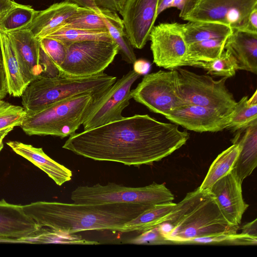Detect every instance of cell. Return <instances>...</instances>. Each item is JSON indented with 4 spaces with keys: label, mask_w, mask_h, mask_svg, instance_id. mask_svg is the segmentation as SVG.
Returning a JSON list of instances; mask_svg holds the SVG:
<instances>
[{
    "label": "cell",
    "mask_w": 257,
    "mask_h": 257,
    "mask_svg": "<svg viewBox=\"0 0 257 257\" xmlns=\"http://www.w3.org/2000/svg\"><path fill=\"white\" fill-rule=\"evenodd\" d=\"M189 139V134L180 131L178 124L136 114L74 133L62 148L95 161L140 167L161 161Z\"/></svg>",
    "instance_id": "obj_1"
},
{
    "label": "cell",
    "mask_w": 257,
    "mask_h": 257,
    "mask_svg": "<svg viewBox=\"0 0 257 257\" xmlns=\"http://www.w3.org/2000/svg\"><path fill=\"white\" fill-rule=\"evenodd\" d=\"M152 205L133 203L77 204L37 201L22 205L40 227L70 234L86 230L120 232L128 221Z\"/></svg>",
    "instance_id": "obj_2"
},
{
    "label": "cell",
    "mask_w": 257,
    "mask_h": 257,
    "mask_svg": "<svg viewBox=\"0 0 257 257\" xmlns=\"http://www.w3.org/2000/svg\"><path fill=\"white\" fill-rule=\"evenodd\" d=\"M172 244H185L192 239L222 234L236 233L239 225L230 223L213 195L199 187L176 204L166 220L159 225Z\"/></svg>",
    "instance_id": "obj_3"
},
{
    "label": "cell",
    "mask_w": 257,
    "mask_h": 257,
    "mask_svg": "<svg viewBox=\"0 0 257 257\" xmlns=\"http://www.w3.org/2000/svg\"><path fill=\"white\" fill-rule=\"evenodd\" d=\"M116 80L104 72L87 77H39L25 89L22 104L27 113H32L78 95L89 93L99 98Z\"/></svg>",
    "instance_id": "obj_4"
},
{
    "label": "cell",
    "mask_w": 257,
    "mask_h": 257,
    "mask_svg": "<svg viewBox=\"0 0 257 257\" xmlns=\"http://www.w3.org/2000/svg\"><path fill=\"white\" fill-rule=\"evenodd\" d=\"M98 98L89 93L78 95L27 113L21 127L29 136L69 137L83 124Z\"/></svg>",
    "instance_id": "obj_5"
},
{
    "label": "cell",
    "mask_w": 257,
    "mask_h": 257,
    "mask_svg": "<svg viewBox=\"0 0 257 257\" xmlns=\"http://www.w3.org/2000/svg\"><path fill=\"white\" fill-rule=\"evenodd\" d=\"M70 198L77 204L133 203L153 205L172 202L174 196L163 184L144 187H127L115 183L105 185L79 186L73 190Z\"/></svg>",
    "instance_id": "obj_6"
},
{
    "label": "cell",
    "mask_w": 257,
    "mask_h": 257,
    "mask_svg": "<svg viewBox=\"0 0 257 257\" xmlns=\"http://www.w3.org/2000/svg\"><path fill=\"white\" fill-rule=\"evenodd\" d=\"M175 69L179 92L186 103L214 109L229 116L237 102L226 86L227 78L215 80L209 75L198 74L180 67Z\"/></svg>",
    "instance_id": "obj_7"
},
{
    "label": "cell",
    "mask_w": 257,
    "mask_h": 257,
    "mask_svg": "<svg viewBox=\"0 0 257 257\" xmlns=\"http://www.w3.org/2000/svg\"><path fill=\"white\" fill-rule=\"evenodd\" d=\"M65 43L66 57L58 68L59 76L62 77H87L103 73L118 53L114 42L86 41Z\"/></svg>",
    "instance_id": "obj_8"
},
{
    "label": "cell",
    "mask_w": 257,
    "mask_h": 257,
    "mask_svg": "<svg viewBox=\"0 0 257 257\" xmlns=\"http://www.w3.org/2000/svg\"><path fill=\"white\" fill-rule=\"evenodd\" d=\"M131 95L151 111L165 116L186 103L179 92L175 69L146 74Z\"/></svg>",
    "instance_id": "obj_9"
},
{
    "label": "cell",
    "mask_w": 257,
    "mask_h": 257,
    "mask_svg": "<svg viewBox=\"0 0 257 257\" xmlns=\"http://www.w3.org/2000/svg\"><path fill=\"white\" fill-rule=\"evenodd\" d=\"M257 0H193L182 19L218 23L232 30H244Z\"/></svg>",
    "instance_id": "obj_10"
},
{
    "label": "cell",
    "mask_w": 257,
    "mask_h": 257,
    "mask_svg": "<svg viewBox=\"0 0 257 257\" xmlns=\"http://www.w3.org/2000/svg\"><path fill=\"white\" fill-rule=\"evenodd\" d=\"M140 76L134 70L130 71L95 100L82 124L84 130L122 118V112L132 98L131 88Z\"/></svg>",
    "instance_id": "obj_11"
},
{
    "label": "cell",
    "mask_w": 257,
    "mask_h": 257,
    "mask_svg": "<svg viewBox=\"0 0 257 257\" xmlns=\"http://www.w3.org/2000/svg\"><path fill=\"white\" fill-rule=\"evenodd\" d=\"M149 40L153 61L157 66L170 70L184 66L188 45L181 24H159L153 27Z\"/></svg>",
    "instance_id": "obj_12"
},
{
    "label": "cell",
    "mask_w": 257,
    "mask_h": 257,
    "mask_svg": "<svg viewBox=\"0 0 257 257\" xmlns=\"http://www.w3.org/2000/svg\"><path fill=\"white\" fill-rule=\"evenodd\" d=\"M159 0H126L121 16L127 37L134 48L141 49L149 40L158 17Z\"/></svg>",
    "instance_id": "obj_13"
},
{
    "label": "cell",
    "mask_w": 257,
    "mask_h": 257,
    "mask_svg": "<svg viewBox=\"0 0 257 257\" xmlns=\"http://www.w3.org/2000/svg\"><path fill=\"white\" fill-rule=\"evenodd\" d=\"M165 117L187 130L202 133L216 132L226 128L229 116L211 108L185 103Z\"/></svg>",
    "instance_id": "obj_14"
},
{
    "label": "cell",
    "mask_w": 257,
    "mask_h": 257,
    "mask_svg": "<svg viewBox=\"0 0 257 257\" xmlns=\"http://www.w3.org/2000/svg\"><path fill=\"white\" fill-rule=\"evenodd\" d=\"M41 230V227L25 213L22 205L0 200V240H35Z\"/></svg>",
    "instance_id": "obj_15"
},
{
    "label": "cell",
    "mask_w": 257,
    "mask_h": 257,
    "mask_svg": "<svg viewBox=\"0 0 257 257\" xmlns=\"http://www.w3.org/2000/svg\"><path fill=\"white\" fill-rule=\"evenodd\" d=\"M241 184L231 171L209 190L226 219L235 225L240 224L242 215L249 206L243 200Z\"/></svg>",
    "instance_id": "obj_16"
},
{
    "label": "cell",
    "mask_w": 257,
    "mask_h": 257,
    "mask_svg": "<svg viewBox=\"0 0 257 257\" xmlns=\"http://www.w3.org/2000/svg\"><path fill=\"white\" fill-rule=\"evenodd\" d=\"M7 34L18 56L25 82L29 85L42 73L39 62V40L26 28Z\"/></svg>",
    "instance_id": "obj_17"
},
{
    "label": "cell",
    "mask_w": 257,
    "mask_h": 257,
    "mask_svg": "<svg viewBox=\"0 0 257 257\" xmlns=\"http://www.w3.org/2000/svg\"><path fill=\"white\" fill-rule=\"evenodd\" d=\"M17 154L25 158L45 173L55 183L61 186L71 180L72 171L47 155L41 148L18 141L6 143Z\"/></svg>",
    "instance_id": "obj_18"
},
{
    "label": "cell",
    "mask_w": 257,
    "mask_h": 257,
    "mask_svg": "<svg viewBox=\"0 0 257 257\" xmlns=\"http://www.w3.org/2000/svg\"><path fill=\"white\" fill-rule=\"evenodd\" d=\"M224 50L235 59L237 70L257 74V34L233 29L227 37Z\"/></svg>",
    "instance_id": "obj_19"
},
{
    "label": "cell",
    "mask_w": 257,
    "mask_h": 257,
    "mask_svg": "<svg viewBox=\"0 0 257 257\" xmlns=\"http://www.w3.org/2000/svg\"><path fill=\"white\" fill-rule=\"evenodd\" d=\"M78 7L68 1L55 3L45 10L38 11L32 22L25 28L38 39L45 37L75 14Z\"/></svg>",
    "instance_id": "obj_20"
},
{
    "label": "cell",
    "mask_w": 257,
    "mask_h": 257,
    "mask_svg": "<svg viewBox=\"0 0 257 257\" xmlns=\"http://www.w3.org/2000/svg\"><path fill=\"white\" fill-rule=\"evenodd\" d=\"M242 130L243 135L239 132L232 141V143L238 142L240 149L231 170L241 183L257 165V120Z\"/></svg>",
    "instance_id": "obj_21"
},
{
    "label": "cell",
    "mask_w": 257,
    "mask_h": 257,
    "mask_svg": "<svg viewBox=\"0 0 257 257\" xmlns=\"http://www.w3.org/2000/svg\"><path fill=\"white\" fill-rule=\"evenodd\" d=\"M0 47L8 94L14 97L22 96L28 85L25 82L20 63L7 33L0 31Z\"/></svg>",
    "instance_id": "obj_22"
},
{
    "label": "cell",
    "mask_w": 257,
    "mask_h": 257,
    "mask_svg": "<svg viewBox=\"0 0 257 257\" xmlns=\"http://www.w3.org/2000/svg\"><path fill=\"white\" fill-rule=\"evenodd\" d=\"M98 12L103 19L111 39L117 45L122 59L128 63L134 64L137 60L136 56L134 47L126 35L122 20L115 12L99 9Z\"/></svg>",
    "instance_id": "obj_23"
},
{
    "label": "cell",
    "mask_w": 257,
    "mask_h": 257,
    "mask_svg": "<svg viewBox=\"0 0 257 257\" xmlns=\"http://www.w3.org/2000/svg\"><path fill=\"white\" fill-rule=\"evenodd\" d=\"M176 203L170 202L151 206L137 217L128 221L121 232H142L158 226L165 222Z\"/></svg>",
    "instance_id": "obj_24"
},
{
    "label": "cell",
    "mask_w": 257,
    "mask_h": 257,
    "mask_svg": "<svg viewBox=\"0 0 257 257\" xmlns=\"http://www.w3.org/2000/svg\"><path fill=\"white\" fill-rule=\"evenodd\" d=\"M181 27L187 45L208 39L227 37L232 31L225 25L211 22L188 21L181 24Z\"/></svg>",
    "instance_id": "obj_25"
},
{
    "label": "cell",
    "mask_w": 257,
    "mask_h": 257,
    "mask_svg": "<svg viewBox=\"0 0 257 257\" xmlns=\"http://www.w3.org/2000/svg\"><path fill=\"white\" fill-rule=\"evenodd\" d=\"M238 142L221 153L211 164L207 173L199 187L201 190H209L218 180L227 175L232 169L240 151Z\"/></svg>",
    "instance_id": "obj_26"
},
{
    "label": "cell",
    "mask_w": 257,
    "mask_h": 257,
    "mask_svg": "<svg viewBox=\"0 0 257 257\" xmlns=\"http://www.w3.org/2000/svg\"><path fill=\"white\" fill-rule=\"evenodd\" d=\"M227 37L210 39L188 45L184 66H191L196 62L210 61L218 58L224 50Z\"/></svg>",
    "instance_id": "obj_27"
},
{
    "label": "cell",
    "mask_w": 257,
    "mask_h": 257,
    "mask_svg": "<svg viewBox=\"0 0 257 257\" xmlns=\"http://www.w3.org/2000/svg\"><path fill=\"white\" fill-rule=\"evenodd\" d=\"M255 120H257L256 90L249 99L245 96L236 102L229 116L226 128L232 131H239L247 127Z\"/></svg>",
    "instance_id": "obj_28"
},
{
    "label": "cell",
    "mask_w": 257,
    "mask_h": 257,
    "mask_svg": "<svg viewBox=\"0 0 257 257\" xmlns=\"http://www.w3.org/2000/svg\"><path fill=\"white\" fill-rule=\"evenodd\" d=\"M38 12L31 6L19 4L0 20V31L7 33L26 28Z\"/></svg>",
    "instance_id": "obj_29"
},
{
    "label": "cell",
    "mask_w": 257,
    "mask_h": 257,
    "mask_svg": "<svg viewBox=\"0 0 257 257\" xmlns=\"http://www.w3.org/2000/svg\"><path fill=\"white\" fill-rule=\"evenodd\" d=\"M59 28L107 31L103 19L98 11L80 7H78L75 14L66 20Z\"/></svg>",
    "instance_id": "obj_30"
},
{
    "label": "cell",
    "mask_w": 257,
    "mask_h": 257,
    "mask_svg": "<svg viewBox=\"0 0 257 257\" xmlns=\"http://www.w3.org/2000/svg\"><path fill=\"white\" fill-rule=\"evenodd\" d=\"M45 37L54 38L64 43L86 41L114 42L107 31L85 30L69 28H59Z\"/></svg>",
    "instance_id": "obj_31"
},
{
    "label": "cell",
    "mask_w": 257,
    "mask_h": 257,
    "mask_svg": "<svg viewBox=\"0 0 257 257\" xmlns=\"http://www.w3.org/2000/svg\"><path fill=\"white\" fill-rule=\"evenodd\" d=\"M191 66L201 68L208 73L217 76L231 77L237 70V63L232 55L224 50L220 56L210 61H198Z\"/></svg>",
    "instance_id": "obj_32"
},
{
    "label": "cell",
    "mask_w": 257,
    "mask_h": 257,
    "mask_svg": "<svg viewBox=\"0 0 257 257\" xmlns=\"http://www.w3.org/2000/svg\"><path fill=\"white\" fill-rule=\"evenodd\" d=\"M26 115L23 106L0 100V137L9 134L15 126H21Z\"/></svg>",
    "instance_id": "obj_33"
},
{
    "label": "cell",
    "mask_w": 257,
    "mask_h": 257,
    "mask_svg": "<svg viewBox=\"0 0 257 257\" xmlns=\"http://www.w3.org/2000/svg\"><path fill=\"white\" fill-rule=\"evenodd\" d=\"M38 39L41 47L58 68L66 57L67 49L66 44L60 40L49 37Z\"/></svg>",
    "instance_id": "obj_34"
},
{
    "label": "cell",
    "mask_w": 257,
    "mask_h": 257,
    "mask_svg": "<svg viewBox=\"0 0 257 257\" xmlns=\"http://www.w3.org/2000/svg\"><path fill=\"white\" fill-rule=\"evenodd\" d=\"M127 242L138 244H172L163 236L159 225L142 232L139 236L130 239Z\"/></svg>",
    "instance_id": "obj_35"
},
{
    "label": "cell",
    "mask_w": 257,
    "mask_h": 257,
    "mask_svg": "<svg viewBox=\"0 0 257 257\" xmlns=\"http://www.w3.org/2000/svg\"><path fill=\"white\" fill-rule=\"evenodd\" d=\"M39 62L42 69V75L39 77H54L59 76L58 68L40 45Z\"/></svg>",
    "instance_id": "obj_36"
},
{
    "label": "cell",
    "mask_w": 257,
    "mask_h": 257,
    "mask_svg": "<svg viewBox=\"0 0 257 257\" xmlns=\"http://www.w3.org/2000/svg\"><path fill=\"white\" fill-rule=\"evenodd\" d=\"M126 1V0H94L99 9L118 12L121 15Z\"/></svg>",
    "instance_id": "obj_37"
},
{
    "label": "cell",
    "mask_w": 257,
    "mask_h": 257,
    "mask_svg": "<svg viewBox=\"0 0 257 257\" xmlns=\"http://www.w3.org/2000/svg\"><path fill=\"white\" fill-rule=\"evenodd\" d=\"M193 0H173L170 8H176L180 11L179 17L182 18L186 14Z\"/></svg>",
    "instance_id": "obj_38"
},
{
    "label": "cell",
    "mask_w": 257,
    "mask_h": 257,
    "mask_svg": "<svg viewBox=\"0 0 257 257\" xmlns=\"http://www.w3.org/2000/svg\"><path fill=\"white\" fill-rule=\"evenodd\" d=\"M243 30L257 34V8L250 13L245 28Z\"/></svg>",
    "instance_id": "obj_39"
},
{
    "label": "cell",
    "mask_w": 257,
    "mask_h": 257,
    "mask_svg": "<svg viewBox=\"0 0 257 257\" xmlns=\"http://www.w3.org/2000/svg\"><path fill=\"white\" fill-rule=\"evenodd\" d=\"M256 219L243 225L241 227V233L257 237Z\"/></svg>",
    "instance_id": "obj_40"
},
{
    "label": "cell",
    "mask_w": 257,
    "mask_h": 257,
    "mask_svg": "<svg viewBox=\"0 0 257 257\" xmlns=\"http://www.w3.org/2000/svg\"><path fill=\"white\" fill-rule=\"evenodd\" d=\"M19 4L13 0H0V20L13 8Z\"/></svg>",
    "instance_id": "obj_41"
},
{
    "label": "cell",
    "mask_w": 257,
    "mask_h": 257,
    "mask_svg": "<svg viewBox=\"0 0 257 257\" xmlns=\"http://www.w3.org/2000/svg\"><path fill=\"white\" fill-rule=\"evenodd\" d=\"M8 94V85L4 69H0V100Z\"/></svg>",
    "instance_id": "obj_42"
},
{
    "label": "cell",
    "mask_w": 257,
    "mask_h": 257,
    "mask_svg": "<svg viewBox=\"0 0 257 257\" xmlns=\"http://www.w3.org/2000/svg\"><path fill=\"white\" fill-rule=\"evenodd\" d=\"M133 64V70L140 75L147 73L150 68L149 63L144 60H136Z\"/></svg>",
    "instance_id": "obj_43"
},
{
    "label": "cell",
    "mask_w": 257,
    "mask_h": 257,
    "mask_svg": "<svg viewBox=\"0 0 257 257\" xmlns=\"http://www.w3.org/2000/svg\"><path fill=\"white\" fill-rule=\"evenodd\" d=\"M80 7L91 9L99 11V9L95 5L94 0H67Z\"/></svg>",
    "instance_id": "obj_44"
},
{
    "label": "cell",
    "mask_w": 257,
    "mask_h": 257,
    "mask_svg": "<svg viewBox=\"0 0 257 257\" xmlns=\"http://www.w3.org/2000/svg\"><path fill=\"white\" fill-rule=\"evenodd\" d=\"M173 0H159L157 9V16L167 9L170 8Z\"/></svg>",
    "instance_id": "obj_45"
},
{
    "label": "cell",
    "mask_w": 257,
    "mask_h": 257,
    "mask_svg": "<svg viewBox=\"0 0 257 257\" xmlns=\"http://www.w3.org/2000/svg\"><path fill=\"white\" fill-rule=\"evenodd\" d=\"M8 133L4 134L0 137V152L4 147L3 140L5 137L8 135Z\"/></svg>",
    "instance_id": "obj_46"
},
{
    "label": "cell",
    "mask_w": 257,
    "mask_h": 257,
    "mask_svg": "<svg viewBox=\"0 0 257 257\" xmlns=\"http://www.w3.org/2000/svg\"><path fill=\"white\" fill-rule=\"evenodd\" d=\"M0 69H4L3 68V58H2V54L1 47H0Z\"/></svg>",
    "instance_id": "obj_47"
}]
</instances>
